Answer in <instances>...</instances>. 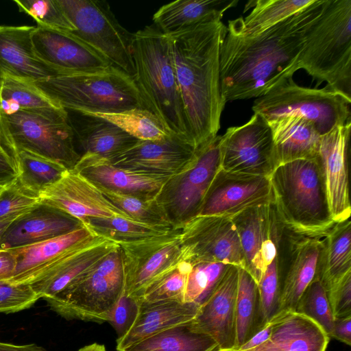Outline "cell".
<instances>
[{"instance_id": "obj_16", "label": "cell", "mask_w": 351, "mask_h": 351, "mask_svg": "<svg viewBox=\"0 0 351 351\" xmlns=\"http://www.w3.org/2000/svg\"><path fill=\"white\" fill-rule=\"evenodd\" d=\"M271 202L269 177L226 171L216 173L198 216L232 217L242 211Z\"/></svg>"}, {"instance_id": "obj_2", "label": "cell", "mask_w": 351, "mask_h": 351, "mask_svg": "<svg viewBox=\"0 0 351 351\" xmlns=\"http://www.w3.org/2000/svg\"><path fill=\"white\" fill-rule=\"evenodd\" d=\"M227 32L221 20L169 34L176 77L195 148L217 135L226 105L221 93L220 51Z\"/></svg>"}, {"instance_id": "obj_41", "label": "cell", "mask_w": 351, "mask_h": 351, "mask_svg": "<svg viewBox=\"0 0 351 351\" xmlns=\"http://www.w3.org/2000/svg\"><path fill=\"white\" fill-rule=\"evenodd\" d=\"M97 188L115 207L132 219L151 226L172 228L156 197L145 198L114 192L99 186Z\"/></svg>"}, {"instance_id": "obj_32", "label": "cell", "mask_w": 351, "mask_h": 351, "mask_svg": "<svg viewBox=\"0 0 351 351\" xmlns=\"http://www.w3.org/2000/svg\"><path fill=\"white\" fill-rule=\"evenodd\" d=\"M239 0H177L161 6L154 14L153 25L169 35L188 27L221 20Z\"/></svg>"}, {"instance_id": "obj_57", "label": "cell", "mask_w": 351, "mask_h": 351, "mask_svg": "<svg viewBox=\"0 0 351 351\" xmlns=\"http://www.w3.org/2000/svg\"><path fill=\"white\" fill-rule=\"evenodd\" d=\"M77 351H106V349L102 344L93 343L81 348Z\"/></svg>"}, {"instance_id": "obj_40", "label": "cell", "mask_w": 351, "mask_h": 351, "mask_svg": "<svg viewBox=\"0 0 351 351\" xmlns=\"http://www.w3.org/2000/svg\"><path fill=\"white\" fill-rule=\"evenodd\" d=\"M18 167L20 183L37 195L69 170L56 161L25 150L18 153Z\"/></svg>"}, {"instance_id": "obj_38", "label": "cell", "mask_w": 351, "mask_h": 351, "mask_svg": "<svg viewBox=\"0 0 351 351\" xmlns=\"http://www.w3.org/2000/svg\"><path fill=\"white\" fill-rule=\"evenodd\" d=\"M84 223L97 236L117 244L161 235L172 230L118 217H90Z\"/></svg>"}, {"instance_id": "obj_4", "label": "cell", "mask_w": 351, "mask_h": 351, "mask_svg": "<svg viewBox=\"0 0 351 351\" xmlns=\"http://www.w3.org/2000/svg\"><path fill=\"white\" fill-rule=\"evenodd\" d=\"M271 203L287 228L324 237L335 223L318 157L278 165L269 177Z\"/></svg>"}, {"instance_id": "obj_11", "label": "cell", "mask_w": 351, "mask_h": 351, "mask_svg": "<svg viewBox=\"0 0 351 351\" xmlns=\"http://www.w3.org/2000/svg\"><path fill=\"white\" fill-rule=\"evenodd\" d=\"M75 27L71 32L113 66L134 77L133 34L117 21L106 1L58 0Z\"/></svg>"}, {"instance_id": "obj_27", "label": "cell", "mask_w": 351, "mask_h": 351, "mask_svg": "<svg viewBox=\"0 0 351 351\" xmlns=\"http://www.w3.org/2000/svg\"><path fill=\"white\" fill-rule=\"evenodd\" d=\"M73 170L97 186L145 198H155L169 178L139 173L92 156H82Z\"/></svg>"}, {"instance_id": "obj_37", "label": "cell", "mask_w": 351, "mask_h": 351, "mask_svg": "<svg viewBox=\"0 0 351 351\" xmlns=\"http://www.w3.org/2000/svg\"><path fill=\"white\" fill-rule=\"evenodd\" d=\"M265 325L261 316L257 282L245 269L239 267L236 300L237 346L234 350Z\"/></svg>"}, {"instance_id": "obj_23", "label": "cell", "mask_w": 351, "mask_h": 351, "mask_svg": "<svg viewBox=\"0 0 351 351\" xmlns=\"http://www.w3.org/2000/svg\"><path fill=\"white\" fill-rule=\"evenodd\" d=\"M84 225L80 219L40 202L10 225L0 241V250H11L48 240Z\"/></svg>"}, {"instance_id": "obj_3", "label": "cell", "mask_w": 351, "mask_h": 351, "mask_svg": "<svg viewBox=\"0 0 351 351\" xmlns=\"http://www.w3.org/2000/svg\"><path fill=\"white\" fill-rule=\"evenodd\" d=\"M132 55L133 78L147 110L170 134L195 147L176 77L170 36L153 24L147 25L133 33Z\"/></svg>"}, {"instance_id": "obj_14", "label": "cell", "mask_w": 351, "mask_h": 351, "mask_svg": "<svg viewBox=\"0 0 351 351\" xmlns=\"http://www.w3.org/2000/svg\"><path fill=\"white\" fill-rule=\"evenodd\" d=\"M219 150L226 171L269 177L277 167L271 130L257 113L220 135Z\"/></svg>"}, {"instance_id": "obj_12", "label": "cell", "mask_w": 351, "mask_h": 351, "mask_svg": "<svg viewBox=\"0 0 351 351\" xmlns=\"http://www.w3.org/2000/svg\"><path fill=\"white\" fill-rule=\"evenodd\" d=\"M323 238L291 230L280 221L276 239L280 288L276 314L295 311L304 291L317 275Z\"/></svg>"}, {"instance_id": "obj_31", "label": "cell", "mask_w": 351, "mask_h": 351, "mask_svg": "<svg viewBox=\"0 0 351 351\" xmlns=\"http://www.w3.org/2000/svg\"><path fill=\"white\" fill-rule=\"evenodd\" d=\"M268 123L271 130L277 167L298 159L317 157L322 136L311 123L298 117L287 116Z\"/></svg>"}, {"instance_id": "obj_7", "label": "cell", "mask_w": 351, "mask_h": 351, "mask_svg": "<svg viewBox=\"0 0 351 351\" xmlns=\"http://www.w3.org/2000/svg\"><path fill=\"white\" fill-rule=\"evenodd\" d=\"M123 287L122 256L118 245L93 268L46 302L65 319L104 323L108 321Z\"/></svg>"}, {"instance_id": "obj_46", "label": "cell", "mask_w": 351, "mask_h": 351, "mask_svg": "<svg viewBox=\"0 0 351 351\" xmlns=\"http://www.w3.org/2000/svg\"><path fill=\"white\" fill-rule=\"evenodd\" d=\"M39 203L38 195L25 189L17 178L0 191V220L21 215Z\"/></svg>"}, {"instance_id": "obj_49", "label": "cell", "mask_w": 351, "mask_h": 351, "mask_svg": "<svg viewBox=\"0 0 351 351\" xmlns=\"http://www.w3.org/2000/svg\"><path fill=\"white\" fill-rule=\"evenodd\" d=\"M139 311L138 301L122 294L113 308L108 322L118 335V338L125 335L133 326Z\"/></svg>"}, {"instance_id": "obj_5", "label": "cell", "mask_w": 351, "mask_h": 351, "mask_svg": "<svg viewBox=\"0 0 351 351\" xmlns=\"http://www.w3.org/2000/svg\"><path fill=\"white\" fill-rule=\"evenodd\" d=\"M298 65L351 102V0H326L307 32Z\"/></svg>"}, {"instance_id": "obj_54", "label": "cell", "mask_w": 351, "mask_h": 351, "mask_svg": "<svg viewBox=\"0 0 351 351\" xmlns=\"http://www.w3.org/2000/svg\"><path fill=\"white\" fill-rule=\"evenodd\" d=\"M271 332V324L269 322L265 326L253 335L247 341L234 351H247L255 348L267 341Z\"/></svg>"}, {"instance_id": "obj_51", "label": "cell", "mask_w": 351, "mask_h": 351, "mask_svg": "<svg viewBox=\"0 0 351 351\" xmlns=\"http://www.w3.org/2000/svg\"><path fill=\"white\" fill-rule=\"evenodd\" d=\"M19 176L17 163L0 143V186L9 185L14 182Z\"/></svg>"}, {"instance_id": "obj_45", "label": "cell", "mask_w": 351, "mask_h": 351, "mask_svg": "<svg viewBox=\"0 0 351 351\" xmlns=\"http://www.w3.org/2000/svg\"><path fill=\"white\" fill-rule=\"evenodd\" d=\"M19 12L30 16L38 27L73 32L75 27L58 0H14Z\"/></svg>"}, {"instance_id": "obj_29", "label": "cell", "mask_w": 351, "mask_h": 351, "mask_svg": "<svg viewBox=\"0 0 351 351\" xmlns=\"http://www.w3.org/2000/svg\"><path fill=\"white\" fill-rule=\"evenodd\" d=\"M245 260V269L258 283L266 267L262 260L264 247L271 239L276 214L271 202L247 208L231 217Z\"/></svg>"}, {"instance_id": "obj_6", "label": "cell", "mask_w": 351, "mask_h": 351, "mask_svg": "<svg viewBox=\"0 0 351 351\" xmlns=\"http://www.w3.org/2000/svg\"><path fill=\"white\" fill-rule=\"evenodd\" d=\"M34 83L66 110L112 113L147 109L133 77L114 66L99 71L53 76Z\"/></svg>"}, {"instance_id": "obj_18", "label": "cell", "mask_w": 351, "mask_h": 351, "mask_svg": "<svg viewBox=\"0 0 351 351\" xmlns=\"http://www.w3.org/2000/svg\"><path fill=\"white\" fill-rule=\"evenodd\" d=\"M239 267L228 265L208 298L199 306L190 322L194 330L210 336L219 351H233L237 346L236 300Z\"/></svg>"}, {"instance_id": "obj_9", "label": "cell", "mask_w": 351, "mask_h": 351, "mask_svg": "<svg viewBox=\"0 0 351 351\" xmlns=\"http://www.w3.org/2000/svg\"><path fill=\"white\" fill-rule=\"evenodd\" d=\"M0 143L17 165L21 150L56 161L69 170L74 169L81 157L69 115L51 118L21 111L0 117Z\"/></svg>"}, {"instance_id": "obj_50", "label": "cell", "mask_w": 351, "mask_h": 351, "mask_svg": "<svg viewBox=\"0 0 351 351\" xmlns=\"http://www.w3.org/2000/svg\"><path fill=\"white\" fill-rule=\"evenodd\" d=\"M326 293L335 319L351 316V272L332 286Z\"/></svg>"}, {"instance_id": "obj_1", "label": "cell", "mask_w": 351, "mask_h": 351, "mask_svg": "<svg viewBox=\"0 0 351 351\" xmlns=\"http://www.w3.org/2000/svg\"><path fill=\"white\" fill-rule=\"evenodd\" d=\"M326 0H314L304 9L252 36L230 26L220 51L221 93L226 104L258 98L293 78L307 32Z\"/></svg>"}, {"instance_id": "obj_56", "label": "cell", "mask_w": 351, "mask_h": 351, "mask_svg": "<svg viewBox=\"0 0 351 351\" xmlns=\"http://www.w3.org/2000/svg\"><path fill=\"white\" fill-rule=\"evenodd\" d=\"M20 215L12 216L0 220V241L10 225Z\"/></svg>"}, {"instance_id": "obj_47", "label": "cell", "mask_w": 351, "mask_h": 351, "mask_svg": "<svg viewBox=\"0 0 351 351\" xmlns=\"http://www.w3.org/2000/svg\"><path fill=\"white\" fill-rule=\"evenodd\" d=\"M262 319L267 324L276 314L279 301L277 255L267 265L257 283Z\"/></svg>"}, {"instance_id": "obj_8", "label": "cell", "mask_w": 351, "mask_h": 351, "mask_svg": "<svg viewBox=\"0 0 351 351\" xmlns=\"http://www.w3.org/2000/svg\"><path fill=\"white\" fill-rule=\"evenodd\" d=\"M350 101L328 88L301 86L290 78L254 101V113L267 122L295 116L311 123L320 136L350 119Z\"/></svg>"}, {"instance_id": "obj_28", "label": "cell", "mask_w": 351, "mask_h": 351, "mask_svg": "<svg viewBox=\"0 0 351 351\" xmlns=\"http://www.w3.org/2000/svg\"><path fill=\"white\" fill-rule=\"evenodd\" d=\"M269 338L247 351H326L329 336L314 321L295 311L277 313Z\"/></svg>"}, {"instance_id": "obj_43", "label": "cell", "mask_w": 351, "mask_h": 351, "mask_svg": "<svg viewBox=\"0 0 351 351\" xmlns=\"http://www.w3.org/2000/svg\"><path fill=\"white\" fill-rule=\"evenodd\" d=\"M295 312L314 321L330 337L335 317L326 291L317 275L304 291L295 306Z\"/></svg>"}, {"instance_id": "obj_24", "label": "cell", "mask_w": 351, "mask_h": 351, "mask_svg": "<svg viewBox=\"0 0 351 351\" xmlns=\"http://www.w3.org/2000/svg\"><path fill=\"white\" fill-rule=\"evenodd\" d=\"M97 237L88 226L10 250L16 258L13 284H30L66 254Z\"/></svg>"}, {"instance_id": "obj_15", "label": "cell", "mask_w": 351, "mask_h": 351, "mask_svg": "<svg viewBox=\"0 0 351 351\" xmlns=\"http://www.w3.org/2000/svg\"><path fill=\"white\" fill-rule=\"evenodd\" d=\"M183 261L191 265L221 263L245 269V260L230 217L197 216L180 229Z\"/></svg>"}, {"instance_id": "obj_58", "label": "cell", "mask_w": 351, "mask_h": 351, "mask_svg": "<svg viewBox=\"0 0 351 351\" xmlns=\"http://www.w3.org/2000/svg\"><path fill=\"white\" fill-rule=\"evenodd\" d=\"M2 188H3L2 186H0V191L1 190Z\"/></svg>"}, {"instance_id": "obj_44", "label": "cell", "mask_w": 351, "mask_h": 351, "mask_svg": "<svg viewBox=\"0 0 351 351\" xmlns=\"http://www.w3.org/2000/svg\"><path fill=\"white\" fill-rule=\"evenodd\" d=\"M228 265L221 263L193 264L187 278L184 302L199 306L211 294Z\"/></svg>"}, {"instance_id": "obj_22", "label": "cell", "mask_w": 351, "mask_h": 351, "mask_svg": "<svg viewBox=\"0 0 351 351\" xmlns=\"http://www.w3.org/2000/svg\"><path fill=\"white\" fill-rule=\"evenodd\" d=\"M117 246L114 241L97 236L62 257L29 285L39 298L47 301L93 268Z\"/></svg>"}, {"instance_id": "obj_20", "label": "cell", "mask_w": 351, "mask_h": 351, "mask_svg": "<svg viewBox=\"0 0 351 351\" xmlns=\"http://www.w3.org/2000/svg\"><path fill=\"white\" fill-rule=\"evenodd\" d=\"M38 196L40 202L62 210L83 223L90 217H118L132 219L115 207L97 186L73 169L68 170Z\"/></svg>"}, {"instance_id": "obj_53", "label": "cell", "mask_w": 351, "mask_h": 351, "mask_svg": "<svg viewBox=\"0 0 351 351\" xmlns=\"http://www.w3.org/2000/svg\"><path fill=\"white\" fill-rule=\"evenodd\" d=\"M16 267V258L10 250H0V281L12 276Z\"/></svg>"}, {"instance_id": "obj_30", "label": "cell", "mask_w": 351, "mask_h": 351, "mask_svg": "<svg viewBox=\"0 0 351 351\" xmlns=\"http://www.w3.org/2000/svg\"><path fill=\"white\" fill-rule=\"evenodd\" d=\"M198 308L195 304L174 301L139 304L133 326L125 335L117 338V350L122 351L163 330L190 322Z\"/></svg>"}, {"instance_id": "obj_55", "label": "cell", "mask_w": 351, "mask_h": 351, "mask_svg": "<svg viewBox=\"0 0 351 351\" xmlns=\"http://www.w3.org/2000/svg\"><path fill=\"white\" fill-rule=\"evenodd\" d=\"M0 351H47L36 343L15 345L0 341Z\"/></svg>"}, {"instance_id": "obj_39", "label": "cell", "mask_w": 351, "mask_h": 351, "mask_svg": "<svg viewBox=\"0 0 351 351\" xmlns=\"http://www.w3.org/2000/svg\"><path fill=\"white\" fill-rule=\"evenodd\" d=\"M85 112L104 119L141 141L162 140L172 135L159 119L146 108H132L112 113Z\"/></svg>"}, {"instance_id": "obj_36", "label": "cell", "mask_w": 351, "mask_h": 351, "mask_svg": "<svg viewBox=\"0 0 351 351\" xmlns=\"http://www.w3.org/2000/svg\"><path fill=\"white\" fill-rule=\"evenodd\" d=\"M190 322L163 330L122 351H219L216 341L194 330Z\"/></svg>"}, {"instance_id": "obj_35", "label": "cell", "mask_w": 351, "mask_h": 351, "mask_svg": "<svg viewBox=\"0 0 351 351\" xmlns=\"http://www.w3.org/2000/svg\"><path fill=\"white\" fill-rule=\"evenodd\" d=\"M314 0H256L248 1L245 17L229 21L228 25L243 36L257 35L304 9Z\"/></svg>"}, {"instance_id": "obj_19", "label": "cell", "mask_w": 351, "mask_h": 351, "mask_svg": "<svg viewBox=\"0 0 351 351\" xmlns=\"http://www.w3.org/2000/svg\"><path fill=\"white\" fill-rule=\"evenodd\" d=\"M195 150L193 145L172 134L162 140H138L131 147L106 160L139 173L169 178L188 166Z\"/></svg>"}, {"instance_id": "obj_26", "label": "cell", "mask_w": 351, "mask_h": 351, "mask_svg": "<svg viewBox=\"0 0 351 351\" xmlns=\"http://www.w3.org/2000/svg\"><path fill=\"white\" fill-rule=\"evenodd\" d=\"M80 156L110 159L133 146L138 140L114 123L85 112L67 110ZM80 154V153H79Z\"/></svg>"}, {"instance_id": "obj_25", "label": "cell", "mask_w": 351, "mask_h": 351, "mask_svg": "<svg viewBox=\"0 0 351 351\" xmlns=\"http://www.w3.org/2000/svg\"><path fill=\"white\" fill-rule=\"evenodd\" d=\"M34 27L0 25V77L9 75L37 82L61 75L36 55L32 40Z\"/></svg>"}, {"instance_id": "obj_34", "label": "cell", "mask_w": 351, "mask_h": 351, "mask_svg": "<svg viewBox=\"0 0 351 351\" xmlns=\"http://www.w3.org/2000/svg\"><path fill=\"white\" fill-rule=\"evenodd\" d=\"M317 276L327 291L351 272V222H335L323 238Z\"/></svg>"}, {"instance_id": "obj_13", "label": "cell", "mask_w": 351, "mask_h": 351, "mask_svg": "<svg viewBox=\"0 0 351 351\" xmlns=\"http://www.w3.org/2000/svg\"><path fill=\"white\" fill-rule=\"evenodd\" d=\"M180 229L141 240L118 243L121 252L123 293L137 300L154 282L183 261Z\"/></svg>"}, {"instance_id": "obj_33", "label": "cell", "mask_w": 351, "mask_h": 351, "mask_svg": "<svg viewBox=\"0 0 351 351\" xmlns=\"http://www.w3.org/2000/svg\"><path fill=\"white\" fill-rule=\"evenodd\" d=\"M25 111L47 117H66L68 112L47 96L34 82L9 75L0 77V117Z\"/></svg>"}, {"instance_id": "obj_42", "label": "cell", "mask_w": 351, "mask_h": 351, "mask_svg": "<svg viewBox=\"0 0 351 351\" xmlns=\"http://www.w3.org/2000/svg\"><path fill=\"white\" fill-rule=\"evenodd\" d=\"M191 267L190 263L182 261L176 268L149 286L136 300L138 304L184 302L187 278Z\"/></svg>"}, {"instance_id": "obj_10", "label": "cell", "mask_w": 351, "mask_h": 351, "mask_svg": "<svg viewBox=\"0 0 351 351\" xmlns=\"http://www.w3.org/2000/svg\"><path fill=\"white\" fill-rule=\"evenodd\" d=\"M220 135L199 146L188 166L169 177L156 197L173 230L197 217L207 190L220 168Z\"/></svg>"}, {"instance_id": "obj_52", "label": "cell", "mask_w": 351, "mask_h": 351, "mask_svg": "<svg viewBox=\"0 0 351 351\" xmlns=\"http://www.w3.org/2000/svg\"><path fill=\"white\" fill-rule=\"evenodd\" d=\"M330 337L347 344L351 345V316L335 319L332 330Z\"/></svg>"}, {"instance_id": "obj_48", "label": "cell", "mask_w": 351, "mask_h": 351, "mask_svg": "<svg viewBox=\"0 0 351 351\" xmlns=\"http://www.w3.org/2000/svg\"><path fill=\"white\" fill-rule=\"evenodd\" d=\"M39 299L29 284L0 281V313H16L29 308Z\"/></svg>"}, {"instance_id": "obj_21", "label": "cell", "mask_w": 351, "mask_h": 351, "mask_svg": "<svg viewBox=\"0 0 351 351\" xmlns=\"http://www.w3.org/2000/svg\"><path fill=\"white\" fill-rule=\"evenodd\" d=\"M351 121L322 136L318 158L335 222L350 219L348 153Z\"/></svg>"}, {"instance_id": "obj_17", "label": "cell", "mask_w": 351, "mask_h": 351, "mask_svg": "<svg viewBox=\"0 0 351 351\" xmlns=\"http://www.w3.org/2000/svg\"><path fill=\"white\" fill-rule=\"evenodd\" d=\"M32 40L38 57L61 75L99 71L113 66L71 32L35 26Z\"/></svg>"}]
</instances>
